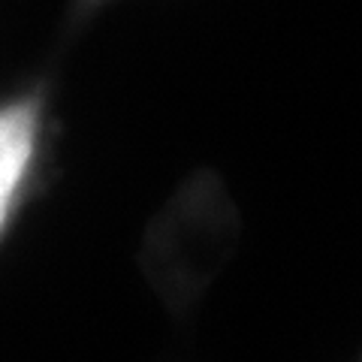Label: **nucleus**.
Segmentation results:
<instances>
[{"mask_svg": "<svg viewBox=\"0 0 362 362\" xmlns=\"http://www.w3.org/2000/svg\"><path fill=\"white\" fill-rule=\"evenodd\" d=\"M33 130H37V121H33L30 106H13L0 112V226L6 221L13 197L30 163Z\"/></svg>", "mask_w": 362, "mask_h": 362, "instance_id": "nucleus-1", "label": "nucleus"}]
</instances>
